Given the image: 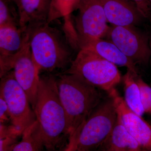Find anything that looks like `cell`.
Masks as SVG:
<instances>
[{
  "instance_id": "cell-1",
  "label": "cell",
  "mask_w": 151,
  "mask_h": 151,
  "mask_svg": "<svg viewBox=\"0 0 151 151\" xmlns=\"http://www.w3.org/2000/svg\"><path fill=\"white\" fill-rule=\"evenodd\" d=\"M37 135L44 150H55L70 132L66 113L60 102L55 74H41L35 106Z\"/></svg>"
},
{
  "instance_id": "cell-2",
  "label": "cell",
  "mask_w": 151,
  "mask_h": 151,
  "mask_svg": "<svg viewBox=\"0 0 151 151\" xmlns=\"http://www.w3.org/2000/svg\"><path fill=\"white\" fill-rule=\"evenodd\" d=\"M48 22L28 27L29 44L40 74L63 73L70 67L75 49L63 29Z\"/></svg>"
},
{
  "instance_id": "cell-3",
  "label": "cell",
  "mask_w": 151,
  "mask_h": 151,
  "mask_svg": "<svg viewBox=\"0 0 151 151\" xmlns=\"http://www.w3.org/2000/svg\"><path fill=\"white\" fill-rule=\"evenodd\" d=\"M55 75L71 133L84 123L104 98L98 88L77 76L64 72Z\"/></svg>"
},
{
  "instance_id": "cell-4",
  "label": "cell",
  "mask_w": 151,
  "mask_h": 151,
  "mask_svg": "<svg viewBox=\"0 0 151 151\" xmlns=\"http://www.w3.org/2000/svg\"><path fill=\"white\" fill-rule=\"evenodd\" d=\"M117 120L114 102L108 94L81 124L76 151H99L107 147Z\"/></svg>"
},
{
  "instance_id": "cell-5",
  "label": "cell",
  "mask_w": 151,
  "mask_h": 151,
  "mask_svg": "<svg viewBox=\"0 0 151 151\" xmlns=\"http://www.w3.org/2000/svg\"><path fill=\"white\" fill-rule=\"evenodd\" d=\"M64 73L77 76L108 94L116 89L122 78L116 65L84 49L78 50L70 67Z\"/></svg>"
},
{
  "instance_id": "cell-6",
  "label": "cell",
  "mask_w": 151,
  "mask_h": 151,
  "mask_svg": "<svg viewBox=\"0 0 151 151\" xmlns=\"http://www.w3.org/2000/svg\"><path fill=\"white\" fill-rule=\"evenodd\" d=\"M75 10L77 14L72 22L79 50L88 42L106 36L110 27L102 0H79Z\"/></svg>"
},
{
  "instance_id": "cell-7",
  "label": "cell",
  "mask_w": 151,
  "mask_h": 151,
  "mask_svg": "<svg viewBox=\"0 0 151 151\" xmlns=\"http://www.w3.org/2000/svg\"><path fill=\"white\" fill-rule=\"evenodd\" d=\"M1 79L0 96L7 105L11 124L23 133L36 122L27 94L16 80L12 70Z\"/></svg>"
},
{
  "instance_id": "cell-8",
  "label": "cell",
  "mask_w": 151,
  "mask_h": 151,
  "mask_svg": "<svg viewBox=\"0 0 151 151\" xmlns=\"http://www.w3.org/2000/svg\"><path fill=\"white\" fill-rule=\"evenodd\" d=\"M106 36L135 64H146L150 61V35L134 26H113Z\"/></svg>"
},
{
  "instance_id": "cell-9",
  "label": "cell",
  "mask_w": 151,
  "mask_h": 151,
  "mask_svg": "<svg viewBox=\"0 0 151 151\" xmlns=\"http://www.w3.org/2000/svg\"><path fill=\"white\" fill-rule=\"evenodd\" d=\"M29 43L27 29L0 27V77L12 70L13 64Z\"/></svg>"
},
{
  "instance_id": "cell-10",
  "label": "cell",
  "mask_w": 151,
  "mask_h": 151,
  "mask_svg": "<svg viewBox=\"0 0 151 151\" xmlns=\"http://www.w3.org/2000/svg\"><path fill=\"white\" fill-rule=\"evenodd\" d=\"M108 94L113 99L118 117L125 129L142 150H151V125L128 107L116 89Z\"/></svg>"
},
{
  "instance_id": "cell-11",
  "label": "cell",
  "mask_w": 151,
  "mask_h": 151,
  "mask_svg": "<svg viewBox=\"0 0 151 151\" xmlns=\"http://www.w3.org/2000/svg\"><path fill=\"white\" fill-rule=\"evenodd\" d=\"M12 70L16 80L27 94L33 109L36 102L40 74L34 61L29 43L15 60Z\"/></svg>"
},
{
  "instance_id": "cell-12",
  "label": "cell",
  "mask_w": 151,
  "mask_h": 151,
  "mask_svg": "<svg viewBox=\"0 0 151 151\" xmlns=\"http://www.w3.org/2000/svg\"><path fill=\"white\" fill-rule=\"evenodd\" d=\"M108 22L116 26H134L145 19L130 0H102Z\"/></svg>"
},
{
  "instance_id": "cell-13",
  "label": "cell",
  "mask_w": 151,
  "mask_h": 151,
  "mask_svg": "<svg viewBox=\"0 0 151 151\" xmlns=\"http://www.w3.org/2000/svg\"><path fill=\"white\" fill-rule=\"evenodd\" d=\"M19 15L20 27L47 22L52 0H12Z\"/></svg>"
},
{
  "instance_id": "cell-14",
  "label": "cell",
  "mask_w": 151,
  "mask_h": 151,
  "mask_svg": "<svg viewBox=\"0 0 151 151\" xmlns=\"http://www.w3.org/2000/svg\"><path fill=\"white\" fill-rule=\"evenodd\" d=\"M84 49L94 52L116 65L127 68L135 75H137L135 64L110 40L96 39L88 42L79 50Z\"/></svg>"
},
{
  "instance_id": "cell-15",
  "label": "cell",
  "mask_w": 151,
  "mask_h": 151,
  "mask_svg": "<svg viewBox=\"0 0 151 151\" xmlns=\"http://www.w3.org/2000/svg\"><path fill=\"white\" fill-rule=\"evenodd\" d=\"M79 0H52L47 22L52 23L58 19H64L62 28L70 39L75 37L72 22V14L75 10Z\"/></svg>"
},
{
  "instance_id": "cell-16",
  "label": "cell",
  "mask_w": 151,
  "mask_h": 151,
  "mask_svg": "<svg viewBox=\"0 0 151 151\" xmlns=\"http://www.w3.org/2000/svg\"><path fill=\"white\" fill-rule=\"evenodd\" d=\"M112 151H141L138 142L125 129L118 116V120L108 144Z\"/></svg>"
},
{
  "instance_id": "cell-17",
  "label": "cell",
  "mask_w": 151,
  "mask_h": 151,
  "mask_svg": "<svg viewBox=\"0 0 151 151\" xmlns=\"http://www.w3.org/2000/svg\"><path fill=\"white\" fill-rule=\"evenodd\" d=\"M135 75L130 70L123 77L125 103L132 111L142 116L145 113L141 100L140 91Z\"/></svg>"
},
{
  "instance_id": "cell-18",
  "label": "cell",
  "mask_w": 151,
  "mask_h": 151,
  "mask_svg": "<svg viewBox=\"0 0 151 151\" xmlns=\"http://www.w3.org/2000/svg\"><path fill=\"white\" fill-rule=\"evenodd\" d=\"M44 149L37 135L36 122L24 130L21 140L17 143L12 151H43Z\"/></svg>"
},
{
  "instance_id": "cell-19",
  "label": "cell",
  "mask_w": 151,
  "mask_h": 151,
  "mask_svg": "<svg viewBox=\"0 0 151 151\" xmlns=\"http://www.w3.org/2000/svg\"><path fill=\"white\" fill-rule=\"evenodd\" d=\"M20 27L18 11L12 0H0V27Z\"/></svg>"
},
{
  "instance_id": "cell-20",
  "label": "cell",
  "mask_w": 151,
  "mask_h": 151,
  "mask_svg": "<svg viewBox=\"0 0 151 151\" xmlns=\"http://www.w3.org/2000/svg\"><path fill=\"white\" fill-rule=\"evenodd\" d=\"M20 135L12 128L9 127L0 134V151H12L17 144Z\"/></svg>"
},
{
  "instance_id": "cell-21",
  "label": "cell",
  "mask_w": 151,
  "mask_h": 151,
  "mask_svg": "<svg viewBox=\"0 0 151 151\" xmlns=\"http://www.w3.org/2000/svg\"><path fill=\"white\" fill-rule=\"evenodd\" d=\"M140 91L141 100L145 113L151 115V87L149 86L142 78L135 76Z\"/></svg>"
},
{
  "instance_id": "cell-22",
  "label": "cell",
  "mask_w": 151,
  "mask_h": 151,
  "mask_svg": "<svg viewBox=\"0 0 151 151\" xmlns=\"http://www.w3.org/2000/svg\"><path fill=\"white\" fill-rule=\"evenodd\" d=\"M145 19L151 20V2L150 0H133Z\"/></svg>"
},
{
  "instance_id": "cell-23",
  "label": "cell",
  "mask_w": 151,
  "mask_h": 151,
  "mask_svg": "<svg viewBox=\"0 0 151 151\" xmlns=\"http://www.w3.org/2000/svg\"><path fill=\"white\" fill-rule=\"evenodd\" d=\"M11 122L8 108L5 101L0 96V124H7Z\"/></svg>"
},
{
  "instance_id": "cell-24",
  "label": "cell",
  "mask_w": 151,
  "mask_h": 151,
  "mask_svg": "<svg viewBox=\"0 0 151 151\" xmlns=\"http://www.w3.org/2000/svg\"><path fill=\"white\" fill-rule=\"evenodd\" d=\"M80 126L78 129L70 133L68 137V143L63 151H76L77 134Z\"/></svg>"
},
{
  "instance_id": "cell-25",
  "label": "cell",
  "mask_w": 151,
  "mask_h": 151,
  "mask_svg": "<svg viewBox=\"0 0 151 151\" xmlns=\"http://www.w3.org/2000/svg\"><path fill=\"white\" fill-rule=\"evenodd\" d=\"M107 148H108V146H107V147H105L104 148L102 149V150L99 151H107Z\"/></svg>"
},
{
  "instance_id": "cell-26",
  "label": "cell",
  "mask_w": 151,
  "mask_h": 151,
  "mask_svg": "<svg viewBox=\"0 0 151 151\" xmlns=\"http://www.w3.org/2000/svg\"><path fill=\"white\" fill-rule=\"evenodd\" d=\"M141 151H151V150H142Z\"/></svg>"
},
{
  "instance_id": "cell-27",
  "label": "cell",
  "mask_w": 151,
  "mask_h": 151,
  "mask_svg": "<svg viewBox=\"0 0 151 151\" xmlns=\"http://www.w3.org/2000/svg\"><path fill=\"white\" fill-rule=\"evenodd\" d=\"M107 151H112L111 150H110V149H109V148H108H108H107Z\"/></svg>"
},
{
  "instance_id": "cell-28",
  "label": "cell",
  "mask_w": 151,
  "mask_h": 151,
  "mask_svg": "<svg viewBox=\"0 0 151 151\" xmlns=\"http://www.w3.org/2000/svg\"><path fill=\"white\" fill-rule=\"evenodd\" d=\"M150 2H151V0H150Z\"/></svg>"
}]
</instances>
